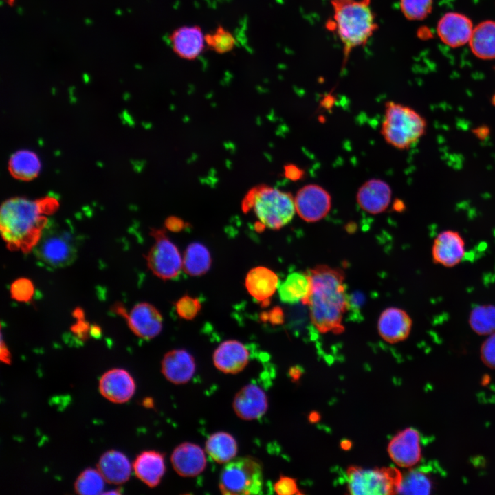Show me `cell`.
Masks as SVG:
<instances>
[{
	"label": "cell",
	"instance_id": "30",
	"mask_svg": "<svg viewBox=\"0 0 495 495\" xmlns=\"http://www.w3.org/2000/svg\"><path fill=\"white\" fill-rule=\"evenodd\" d=\"M212 263L208 248L200 243H190L183 257V269L190 276H201L206 273Z\"/></svg>",
	"mask_w": 495,
	"mask_h": 495
},
{
	"label": "cell",
	"instance_id": "36",
	"mask_svg": "<svg viewBox=\"0 0 495 495\" xmlns=\"http://www.w3.org/2000/svg\"><path fill=\"white\" fill-rule=\"evenodd\" d=\"M175 308L180 318L192 320L198 314L201 305L198 298L185 295L177 301Z\"/></svg>",
	"mask_w": 495,
	"mask_h": 495
},
{
	"label": "cell",
	"instance_id": "12",
	"mask_svg": "<svg viewBox=\"0 0 495 495\" xmlns=\"http://www.w3.org/2000/svg\"><path fill=\"white\" fill-rule=\"evenodd\" d=\"M388 452L399 466L410 468L421 458L419 432L412 428L399 432L389 442Z\"/></svg>",
	"mask_w": 495,
	"mask_h": 495
},
{
	"label": "cell",
	"instance_id": "27",
	"mask_svg": "<svg viewBox=\"0 0 495 495\" xmlns=\"http://www.w3.org/2000/svg\"><path fill=\"white\" fill-rule=\"evenodd\" d=\"M469 45L472 53L478 58H495V21H482L473 29Z\"/></svg>",
	"mask_w": 495,
	"mask_h": 495
},
{
	"label": "cell",
	"instance_id": "21",
	"mask_svg": "<svg viewBox=\"0 0 495 495\" xmlns=\"http://www.w3.org/2000/svg\"><path fill=\"white\" fill-rule=\"evenodd\" d=\"M377 328L385 341L394 344L408 338L412 328V320L403 309L389 307L381 314Z\"/></svg>",
	"mask_w": 495,
	"mask_h": 495
},
{
	"label": "cell",
	"instance_id": "2",
	"mask_svg": "<svg viewBox=\"0 0 495 495\" xmlns=\"http://www.w3.org/2000/svg\"><path fill=\"white\" fill-rule=\"evenodd\" d=\"M311 290L307 305L313 324L321 333H341L343 316L349 306L342 270L326 265L308 270Z\"/></svg>",
	"mask_w": 495,
	"mask_h": 495
},
{
	"label": "cell",
	"instance_id": "8",
	"mask_svg": "<svg viewBox=\"0 0 495 495\" xmlns=\"http://www.w3.org/2000/svg\"><path fill=\"white\" fill-rule=\"evenodd\" d=\"M34 252L44 264L52 267H63L76 259L77 244L72 232L47 228L44 230Z\"/></svg>",
	"mask_w": 495,
	"mask_h": 495
},
{
	"label": "cell",
	"instance_id": "16",
	"mask_svg": "<svg viewBox=\"0 0 495 495\" xmlns=\"http://www.w3.org/2000/svg\"><path fill=\"white\" fill-rule=\"evenodd\" d=\"M474 27L472 21L458 12H447L438 21L437 32L443 43L458 47L469 43Z\"/></svg>",
	"mask_w": 495,
	"mask_h": 495
},
{
	"label": "cell",
	"instance_id": "18",
	"mask_svg": "<svg viewBox=\"0 0 495 495\" xmlns=\"http://www.w3.org/2000/svg\"><path fill=\"white\" fill-rule=\"evenodd\" d=\"M170 461L176 473L183 477L196 476L206 466L204 450L190 442H184L175 447L171 454Z\"/></svg>",
	"mask_w": 495,
	"mask_h": 495
},
{
	"label": "cell",
	"instance_id": "38",
	"mask_svg": "<svg viewBox=\"0 0 495 495\" xmlns=\"http://www.w3.org/2000/svg\"><path fill=\"white\" fill-rule=\"evenodd\" d=\"M480 357L486 366L495 369V333L490 334L481 344Z\"/></svg>",
	"mask_w": 495,
	"mask_h": 495
},
{
	"label": "cell",
	"instance_id": "44",
	"mask_svg": "<svg viewBox=\"0 0 495 495\" xmlns=\"http://www.w3.org/2000/svg\"><path fill=\"white\" fill-rule=\"evenodd\" d=\"M309 419L311 423L318 421L320 419V415L317 412H312L309 416Z\"/></svg>",
	"mask_w": 495,
	"mask_h": 495
},
{
	"label": "cell",
	"instance_id": "5",
	"mask_svg": "<svg viewBox=\"0 0 495 495\" xmlns=\"http://www.w3.org/2000/svg\"><path fill=\"white\" fill-rule=\"evenodd\" d=\"M426 128L424 118L412 108L393 101L385 103L380 133L393 147L409 148L425 134Z\"/></svg>",
	"mask_w": 495,
	"mask_h": 495
},
{
	"label": "cell",
	"instance_id": "26",
	"mask_svg": "<svg viewBox=\"0 0 495 495\" xmlns=\"http://www.w3.org/2000/svg\"><path fill=\"white\" fill-rule=\"evenodd\" d=\"M311 290V279L307 272L290 273L278 286L280 300L291 305L302 302L307 305Z\"/></svg>",
	"mask_w": 495,
	"mask_h": 495
},
{
	"label": "cell",
	"instance_id": "41",
	"mask_svg": "<svg viewBox=\"0 0 495 495\" xmlns=\"http://www.w3.org/2000/svg\"><path fill=\"white\" fill-rule=\"evenodd\" d=\"M0 359H1V361L5 364H10L11 362V355H10V351L8 349V346H6V342H4V340L3 339L2 333L1 336Z\"/></svg>",
	"mask_w": 495,
	"mask_h": 495
},
{
	"label": "cell",
	"instance_id": "22",
	"mask_svg": "<svg viewBox=\"0 0 495 495\" xmlns=\"http://www.w3.org/2000/svg\"><path fill=\"white\" fill-rule=\"evenodd\" d=\"M465 254V242L459 232L446 230L434 239L432 255L434 263L451 267L457 265Z\"/></svg>",
	"mask_w": 495,
	"mask_h": 495
},
{
	"label": "cell",
	"instance_id": "40",
	"mask_svg": "<svg viewBox=\"0 0 495 495\" xmlns=\"http://www.w3.org/2000/svg\"><path fill=\"white\" fill-rule=\"evenodd\" d=\"M166 227L170 231L179 232L186 226L182 220L175 217H170L166 220Z\"/></svg>",
	"mask_w": 495,
	"mask_h": 495
},
{
	"label": "cell",
	"instance_id": "15",
	"mask_svg": "<svg viewBox=\"0 0 495 495\" xmlns=\"http://www.w3.org/2000/svg\"><path fill=\"white\" fill-rule=\"evenodd\" d=\"M99 390L109 401L116 404L128 402L134 395L135 383L131 374L123 368L105 372L99 380Z\"/></svg>",
	"mask_w": 495,
	"mask_h": 495
},
{
	"label": "cell",
	"instance_id": "46",
	"mask_svg": "<svg viewBox=\"0 0 495 495\" xmlns=\"http://www.w3.org/2000/svg\"><path fill=\"white\" fill-rule=\"evenodd\" d=\"M143 404L146 407H151L153 406V402L150 400V398H146L144 401Z\"/></svg>",
	"mask_w": 495,
	"mask_h": 495
},
{
	"label": "cell",
	"instance_id": "10",
	"mask_svg": "<svg viewBox=\"0 0 495 495\" xmlns=\"http://www.w3.org/2000/svg\"><path fill=\"white\" fill-rule=\"evenodd\" d=\"M113 309L126 319L130 329L138 337L152 339L162 329V316L151 304L138 303L129 313L120 303L116 304Z\"/></svg>",
	"mask_w": 495,
	"mask_h": 495
},
{
	"label": "cell",
	"instance_id": "14",
	"mask_svg": "<svg viewBox=\"0 0 495 495\" xmlns=\"http://www.w3.org/2000/svg\"><path fill=\"white\" fill-rule=\"evenodd\" d=\"M232 407L240 419L246 421L255 420L266 412L268 400L265 391L260 386L248 384L236 393Z\"/></svg>",
	"mask_w": 495,
	"mask_h": 495
},
{
	"label": "cell",
	"instance_id": "45",
	"mask_svg": "<svg viewBox=\"0 0 495 495\" xmlns=\"http://www.w3.org/2000/svg\"><path fill=\"white\" fill-rule=\"evenodd\" d=\"M351 442L349 440H344L341 442V448L344 450H348L351 448Z\"/></svg>",
	"mask_w": 495,
	"mask_h": 495
},
{
	"label": "cell",
	"instance_id": "28",
	"mask_svg": "<svg viewBox=\"0 0 495 495\" xmlns=\"http://www.w3.org/2000/svg\"><path fill=\"white\" fill-rule=\"evenodd\" d=\"M205 449L214 461L223 464L235 458L238 445L232 434L227 432L219 431L213 433L208 438Z\"/></svg>",
	"mask_w": 495,
	"mask_h": 495
},
{
	"label": "cell",
	"instance_id": "23",
	"mask_svg": "<svg viewBox=\"0 0 495 495\" xmlns=\"http://www.w3.org/2000/svg\"><path fill=\"white\" fill-rule=\"evenodd\" d=\"M133 468L136 476L149 487L158 485L165 473L164 456L160 452L147 450L135 459Z\"/></svg>",
	"mask_w": 495,
	"mask_h": 495
},
{
	"label": "cell",
	"instance_id": "39",
	"mask_svg": "<svg viewBox=\"0 0 495 495\" xmlns=\"http://www.w3.org/2000/svg\"><path fill=\"white\" fill-rule=\"evenodd\" d=\"M274 490L279 495L302 494L294 478L280 475L274 485Z\"/></svg>",
	"mask_w": 495,
	"mask_h": 495
},
{
	"label": "cell",
	"instance_id": "3",
	"mask_svg": "<svg viewBox=\"0 0 495 495\" xmlns=\"http://www.w3.org/2000/svg\"><path fill=\"white\" fill-rule=\"evenodd\" d=\"M333 13L326 27L340 38L347 60L351 51L365 45L378 29L371 0L331 1Z\"/></svg>",
	"mask_w": 495,
	"mask_h": 495
},
{
	"label": "cell",
	"instance_id": "24",
	"mask_svg": "<svg viewBox=\"0 0 495 495\" xmlns=\"http://www.w3.org/2000/svg\"><path fill=\"white\" fill-rule=\"evenodd\" d=\"M97 468L107 483L116 485L126 482L131 473V465L128 458L117 450L104 452L100 456Z\"/></svg>",
	"mask_w": 495,
	"mask_h": 495
},
{
	"label": "cell",
	"instance_id": "11",
	"mask_svg": "<svg viewBox=\"0 0 495 495\" xmlns=\"http://www.w3.org/2000/svg\"><path fill=\"white\" fill-rule=\"evenodd\" d=\"M296 211L307 222L322 219L329 212L331 197L322 186L307 184L298 190L294 197Z\"/></svg>",
	"mask_w": 495,
	"mask_h": 495
},
{
	"label": "cell",
	"instance_id": "49",
	"mask_svg": "<svg viewBox=\"0 0 495 495\" xmlns=\"http://www.w3.org/2000/svg\"><path fill=\"white\" fill-rule=\"evenodd\" d=\"M347 1V0H331V1Z\"/></svg>",
	"mask_w": 495,
	"mask_h": 495
},
{
	"label": "cell",
	"instance_id": "25",
	"mask_svg": "<svg viewBox=\"0 0 495 495\" xmlns=\"http://www.w3.org/2000/svg\"><path fill=\"white\" fill-rule=\"evenodd\" d=\"M245 283L249 294L262 302L268 300L273 296L279 284L276 274L272 270L261 266L249 271Z\"/></svg>",
	"mask_w": 495,
	"mask_h": 495
},
{
	"label": "cell",
	"instance_id": "19",
	"mask_svg": "<svg viewBox=\"0 0 495 495\" xmlns=\"http://www.w3.org/2000/svg\"><path fill=\"white\" fill-rule=\"evenodd\" d=\"M250 353L247 347L235 340L221 342L214 350L212 360L214 366L226 374H236L248 365Z\"/></svg>",
	"mask_w": 495,
	"mask_h": 495
},
{
	"label": "cell",
	"instance_id": "34",
	"mask_svg": "<svg viewBox=\"0 0 495 495\" xmlns=\"http://www.w3.org/2000/svg\"><path fill=\"white\" fill-rule=\"evenodd\" d=\"M431 489V481L424 472L410 470L403 476L399 493L405 494H428Z\"/></svg>",
	"mask_w": 495,
	"mask_h": 495
},
{
	"label": "cell",
	"instance_id": "4",
	"mask_svg": "<svg viewBox=\"0 0 495 495\" xmlns=\"http://www.w3.org/2000/svg\"><path fill=\"white\" fill-rule=\"evenodd\" d=\"M243 208L253 209L260 223L272 230H279L288 224L296 212L294 197L291 193L265 185L248 193Z\"/></svg>",
	"mask_w": 495,
	"mask_h": 495
},
{
	"label": "cell",
	"instance_id": "37",
	"mask_svg": "<svg viewBox=\"0 0 495 495\" xmlns=\"http://www.w3.org/2000/svg\"><path fill=\"white\" fill-rule=\"evenodd\" d=\"M34 293L33 283L26 278L16 279L10 286L11 297L19 302H28L33 297Z\"/></svg>",
	"mask_w": 495,
	"mask_h": 495
},
{
	"label": "cell",
	"instance_id": "17",
	"mask_svg": "<svg viewBox=\"0 0 495 495\" xmlns=\"http://www.w3.org/2000/svg\"><path fill=\"white\" fill-rule=\"evenodd\" d=\"M196 371L193 356L183 349L167 352L161 362V371L172 384L180 385L188 382Z\"/></svg>",
	"mask_w": 495,
	"mask_h": 495
},
{
	"label": "cell",
	"instance_id": "7",
	"mask_svg": "<svg viewBox=\"0 0 495 495\" xmlns=\"http://www.w3.org/2000/svg\"><path fill=\"white\" fill-rule=\"evenodd\" d=\"M347 489L351 494H395L399 492L403 475L393 467L364 469L350 466L346 470Z\"/></svg>",
	"mask_w": 495,
	"mask_h": 495
},
{
	"label": "cell",
	"instance_id": "29",
	"mask_svg": "<svg viewBox=\"0 0 495 495\" xmlns=\"http://www.w3.org/2000/svg\"><path fill=\"white\" fill-rule=\"evenodd\" d=\"M11 175L21 180H31L41 170V162L37 155L29 150H19L13 153L9 160Z\"/></svg>",
	"mask_w": 495,
	"mask_h": 495
},
{
	"label": "cell",
	"instance_id": "20",
	"mask_svg": "<svg viewBox=\"0 0 495 495\" xmlns=\"http://www.w3.org/2000/svg\"><path fill=\"white\" fill-rule=\"evenodd\" d=\"M390 186L379 179H372L364 182L357 192V201L360 207L371 214L385 211L391 199Z\"/></svg>",
	"mask_w": 495,
	"mask_h": 495
},
{
	"label": "cell",
	"instance_id": "33",
	"mask_svg": "<svg viewBox=\"0 0 495 495\" xmlns=\"http://www.w3.org/2000/svg\"><path fill=\"white\" fill-rule=\"evenodd\" d=\"M205 42L209 50L221 54L231 52L236 45L232 33L221 25L205 34Z\"/></svg>",
	"mask_w": 495,
	"mask_h": 495
},
{
	"label": "cell",
	"instance_id": "9",
	"mask_svg": "<svg viewBox=\"0 0 495 495\" xmlns=\"http://www.w3.org/2000/svg\"><path fill=\"white\" fill-rule=\"evenodd\" d=\"M151 234L155 243L146 256L148 268L163 280L175 278L183 267V258L178 248L164 230H153Z\"/></svg>",
	"mask_w": 495,
	"mask_h": 495
},
{
	"label": "cell",
	"instance_id": "47",
	"mask_svg": "<svg viewBox=\"0 0 495 495\" xmlns=\"http://www.w3.org/2000/svg\"><path fill=\"white\" fill-rule=\"evenodd\" d=\"M103 494H120V492H118L117 490H116V491H113V492H104V493H103Z\"/></svg>",
	"mask_w": 495,
	"mask_h": 495
},
{
	"label": "cell",
	"instance_id": "1",
	"mask_svg": "<svg viewBox=\"0 0 495 495\" xmlns=\"http://www.w3.org/2000/svg\"><path fill=\"white\" fill-rule=\"evenodd\" d=\"M57 206L53 199L15 197L6 200L1 207L0 227L7 248L12 251L30 252L47 226L45 215L53 212Z\"/></svg>",
	"mask_w": 495,
	"mask_h": 495
},
{
	"label": "cell",
	"instance_id": "32",
	"mask_svg": "<svg viewBox=\"0 0 495 495\" xmlns=\"http://www.w3.org/2000/svg\"><path fill=\"white\" fill-rule=\"evenodd\" d=\"M104 481L98 469L87 468L78 476L74 490L76 494L81 495L99 494L104 490Z\"/></svg>",
	"mask_w": 495,
	"mask_h": 495
},
{
	"label": "cell",
	"instance_id": "42",
	"mask_svg": "<svg viewBox=\"0 0 495 495\" xmlns=\"http://www.w3.org/2000/svg\"><path fill=\"white\" fill-rule=\"evenodd\" d=\"M87 325L82 323H79L75 327L73 328V331L81 339L87 338Z\"/></svg>",
	"mask_w": 495,
	"mask_h": 495
},
{
	"label": "cell",
	"instance_id": "13",
	"mask_svg": "<svg viewBox=\"0 0 495 495\" xmlns=\"http://www.w3.org/2000/svg\"><path fill=\"white\" fill-rule=\"evenodd\" d=\"M173 52L180 58L197 59L206 45L205 34L199 25H183L175 28L168 36Z\"/></svg>",
	"mask_w": 495,
	"mask_h": 495
},
{
	"label": "cell",
	"instance_id": "35",
	"mask_svg": "<svg viewBox=\"0 0 495 495\" xmlns=\"http://www.w3.org/2000/svg\"><path fill=\"white\" fill-rule=\"evenodd\" d=\"M400 8L408 20L417 21L426 18L432 9V0H399Z\"/></svg>",
	"mask_w": 495,
	"mask_h": 495
},
{
	"label": "cell",
	"instance_id": "48",
	"mask_svg": "<svg viewBox=\"0 0 495 495\" xmlns=\"http://www.w3.org/2000/svg\"><path fill=\"white\" fill-rule=\"evenodd\" d=\"M6 1L10 6H12L15 0H6Z\"/></svg>",
	"mask_w": 495,
	"mask_h": 495
},
{
	"label": "cell",
	"instance_id": "6",
	"mask_svg": "<svg viewBox=\"0 0 495 495\" xmlns=\"http://www.w3.org/2000/svg\"><path fill=\"white\" fill-rule=\"evenodd\" d=\"M263 468L253 456L234 459L226 463L219 481L221 492L226 495H250L261 493Z\"/></svg>",
	"mask_w": 495,
	"mask_h": 495
},
{
	"label": "cell",
	"instance_id": "31",
	"mask_svg": "<svg viewBox=\"0 0 495 495\" xmlns=\"http://www.w3.org/2000/svg\"><path fill=\"white\" fill-rule=\"evenodd\" d=\"M469 324L480 336L495 333V306L481 305L474 307L469 316Z\"/></svg>",
	"mask_w": 495,
	"mask_h": 495
},
{
	"label": "cell",
	"instance_id": "43",
	"mask_svg": "<svg viewBox=\"0 0 495 495\" xmlns=\"http://www.w3.org/2000/svg\"><path fill=\"white\" fill-rule=\"evenodd\" d=\"M289 374L292 380L297 381L302 376V369L298 366H292L289 371Z\"/></svg>",
	"mask_w": 495,
	"mask_h": 495
}]
</instances>
